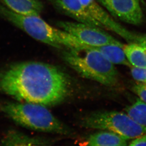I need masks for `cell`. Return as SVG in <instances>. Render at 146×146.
Wrapping results in <instances>:
<instances>
[{"label": "cell", "mask_w": 146, "mask_h": 146, "mask_svg": "<svg viewBox=\"0 0 146 146\" xmlns=\"http://www.w3.org/2000/svg\"><path fill=\"white\" fill-rule=\"evenodd\" d=\"M60 29L70 33L81 42L91 46L113 44L123 47L124 44L106 33L102 28L78 22L59 21L56 23Z\"/></svg>", "instance_id": "6"}, {"label": "cell", "mask_w": 146, "mask_h": 146, "mask_svg": "<svg viewBox=\"0 0 146 146\" xmlns=\"http://www.w3.org/2000/svg\"><path fill=\"white\" fill-rule=\"evenodd\" d=\"M123 50L129 62L133 66L146 69V49L138 43H128Z\"/></svg>", "instance_id": "14"}, {"label": "cell", "mask_w": 146, "mask_h": 146, "mask_svg": "<svg viewBox=\"0 0 146 146\" xmlns=\"http://www.w3.org/2000/svg\"><path fill=\"white\" fill-rule=\"evenodd\" d=\"M52 141L46 138L31 136L15 130L7 131L1 141L3 146H44L52 144Z\"/></svg>", "instance_id": "10"}, {"label": "cell", "mask_w": 146, "mask_h": 146, "mask_svg": "<svg viewBox=\"0 0 146 146\" xmlns=\"http://www.w3.org/2000/svg\"><path fill=\"white\" fill-rule=\"evenodd\" d=\"M0 3L17 14L39 16L44 10L39 0H0Z\"/></svg>", "instance_id": "11"}, {"label": "cell", "mask_w": 146, "mask_h": 146, "mask_svg": "<svg viewBox=\"0 0 146 146\" xmlns=\"http://www.w3.org/2000/svg\"><path fill=\"white\" fill-rule=\"evenodd\" d=\"M126 113L136 122L146 127V103L138 99L135 103L125 108Z\"/></svg>", "instance_id": "15"}, {"label": "cell", "mask_w": 146, "mask_h": 146, "mask_svg": "<svg viewBox=\"0 0 146 146\" xmlns=\"http://www.w3.org/2000/svg\"><path fill=\"white\" fill-rule=\"evenodd\" d=\"M0 17L35 40L56 48L76 50L85 44L70 33L50 25L39 16L17 14L1 3Z\"/></svg>", "instance_id": "2"}, {"label": "cell", "mask_w": 146, "mask_h": 146, "mask_svg": "<svg viewBox=\"0 0 146 146\" xmlns=\"http://www.w3.org/2000/svg\"><path fill=\"white\" fill-rule=\"evenodd\" d=\"M131 72L132 78L135 80L146 84V69L131 67Z\"/></svg>", "instance_id": "16"}, {"label": "cell", "mask_w": 146, "mask_h": 146, "mask_svg": "<svg viewBox=\"0 0 146 146\" xmlns=\"http://www.w3.org/2000/svg\"><path fill=\"white\" fill-rule=\"evenodd\" d=\"M145 6V8H146V5H145V6Z\"/></svg>", "instance_id": "20"}, {"label": "cell", "mask_w": 146, "mask_h": 146, "mask_svg": "<svg viewBox=\"0 0 146 146\" xmlns=\"http://www.w3.org/2000/svg\"><path fill=\"white\" fill-rule=\"evenodd\" d=\"M56 9L77 22L102 28L83 5L80 0H49Z\"/></svg>", "instance_id": "9"}, {"label": "cell", "mask_w": 146, "mask_h": 146, "mask_svg": "<svg viewBox=\"0 0 146 146\" xmlns=\"http://www.w3.org/2000/svg\"><path fill=\"white\" fill-rule=\"evenodd\" d=\"M128 139L110 131H101L90 135L83 145L90 146H125Z\"/></svg>", "instance_id": "12"}, {"label": "cell", "mask_w": 146, "mask_h": 146, "mask_svg": "<svg viewBox=\"0 0 146 146\" xmlns=\"http://www.w3.org/2000/svg\"><path fill=\"white\" fill-rule=\"evenodd\" d=\"M93 47L99 51L113 64L131 66L123 47L113 44Z\"/></svg>", "instance_id": "13"}, {"label": "cell", "mask_w": 146, "mask_h": 146, "mask_svg": "<svg viewBox=\"0 0 146 146\" xmlns=\"http://www.w3.org/2000/svg\"><path fill=\"white\" fill-rule=\"evenodd\" d=\"M0 111L15 123L27 128L50 133L70 136L72 131L44 105L29 102H6Z\"/></svg>", "instance_id": "3"}, {"label": "cell", "mask_w": 146, "mask_h": 146, "mask_svg": "<svg viewBox=\"0 0 146 146\" xmlns=\"http://www.w3.org/2000/svg\"><path fill=\"white\" fill-rule=\"evenodd\" d=\"M132 91L140 98L141 100L146 103V84L140 83L132 87Z\"/></svg>", "instance_id": "17"}, {"label": "cell", "mask_w": 146, "mask_h": 146, "mask_svg": "<svg viewBox=\"0 0 146 146\" xmlns=\"http://www.w3.org/2000/svg\"><path fill=\"white\" fill-rule=\"evenodd\" d=\"M63 59L83 77L106 86H113L118 81V73L106 57L91 46L85 45L79 49L67 50Z\"/></svg>", "instance_id": "4"}, {"label": "cell", "mask_w": 146, "mask_h": 146, "mask_svg": "<svg viewBox=\"0 0 146 146\" xmlns=\"http://www.w3.org/2000/svg\"><path fill=\"white\" fill-rule=\"evenodd\" d=\"M141 46H143L146 49V34H145L143 40V41H142V43H141Z\"/></svg>", "instance_id": "19"}, {"label": "cell", "mask_w": 146, "mask_h": 146, "mask_svg": "<svg viewBox=\"0 0 146 146\" xmlns=\"http://www.w3.org/2000/svg\"><path fill=\"white\" fill-rule=\"evenodd\" d=\"M89 14L104 29H107L120 36L128 43L141 44L145 34L133 32L117 22L113 16L106 11L97 0H80Z\"/></svg>", "instance_id": "7"}, {"label": "cell", "mask_w": 146, "mask_h": 146, "mask_svg": "<svg viewBox=\"0 0 146 146\" xmlns=\"http://www.w3.org/2000/svg\"><path fill=\"white\" fill-rule=\"evenodd\" d=\"M80 124L86 128L110 131L127 139L146 134V127L139 124L127 113L115 111H98L83 117Z\"/></svg>", "instance_id": "5"}, {"label": "cell", "mask_w": 146, "mask_h": 146, "mask_svg": "<svg viewBox=\"0 0 146 146\" xmlns=\"http://www.w3.org/2000/svg\"><path fill=\"white\" fill-rule=\"evenodd\" d=\"M113 16L131 25H141L143 13L140 0H97Z\"/></svg>", "instance_id": "8"}, {"label": "cell", "mask_w": 146, "mask_h": 146, "mask_svg": "<svg viewBox=\"0 0 146 146\" xmlns=\"http://www.w3.org/2000/svg\"><path fill=\"white\" fill-rule=\"evenodd\" d=\"M70 87L63 70L44 62H19L0 71V92L20 102L57 105L69 95Z\"/></svg>", "instance_id": "1"}, {"label": "cell", "mask_w": 146, "mask_h": 146, "mask_svg": "<svg viewBox=\"0 0 146 146\" xmlns=\"http://www.w3.org/2000/svg\"><path fill=\"white\" fill-rule=\"evenodd\" d=\"M131 146H146V134L135 138L129 144Z\"/></svg>", "instance_id": "18"}]
</instances>
